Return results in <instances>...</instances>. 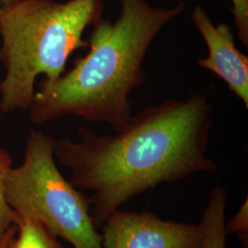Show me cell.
<instances>
[{"label": "cell", "mask_w": 248, "mask_h": 248, "mask_svg": "<svg viewBox=\"0 0 248 248\" xmlns=\"http://www.w3.org/2000/svg\"><path fill=\"white\" fill-rule=\"evenodd\" d=\"M56 139L31 130L23 163L11 168L5 199L23 219L41 223L74 248H103L102 237L90 217L89 199L66 180L55 162Z\"/></svg>", "instance_id": "4"}, {"label": "cell", "mask_w": 248, "mask_h": 248, "mask_svg": "<svg viewBox=\"0 0 248 248\" xmlns=\"http://www.w3.org/2000/svg\"><path fill=\"white\" fill-rule=\"evenodd\" d=\"M248 199L247 198L244 203L240 207L238 212L233 216V218L225 222L224 230L226 236L229 234H242L245 236L248 235Z\"/></svg>", "instance_id": "11"}, {"label": "cell", "mask_w": 248, "mask_h": 248, "mask_svg": "<svg viewBox=\"0 0 248 248\" xmlns=\"http://www.w3.org/2000/svg\"><path fill=\"white\" fill-rule=\"evenodd\" d=\"M12 168V158L8 151L0 149V241L10 226L21 222V217L12 210L5 199V182Z\"/></svg>", "instance_id": "9"}, {"label": "cell", "mask_w": 248, "mask_h": 248, "mask_svg": "<svg viewBox=\"0 0 248 248\" xmlns=\"http://www.w3.org/2000/svg\"><path fill=\"white\" fill-rule=\"evenodd\" d=\"M231 2L240 43L248 48V0H231Z\"/></svg>", "instance_id": "10"}, {"label": "cell", "mask_w": 248, "mask_h": 248, "mask_svg": "<svg viewBox=\"0 0 248 248\" xmlns=\"http://www.w3.org/2000/svg\"><path fill=\"white\" fill-rule=\"evenodd\" d=\"M14 1H16V0H0V8H2L4 6H7V5H9Z\"/></svg>", "instance_id": "13"}, {"label": "cell", "mask_w": 248, "mask_h": 248, "mask_svg": "<svg viewBox=\"0 0 248 248\" xmlns=\"http://www.w3.org/2000/svg\"><path fill=\"white\" fill-rule=\"evenodd\" d=\"M103 10V0H16L0 8V110L29 109L36 78L62 76L72 53L89 47L83 34Z\"/></svg>", "instance_id": "3"}, {"label": "cell", "mask_w": 248, "mask_h": 248, "mask_svg": "<svg viewBox=\"0 0 248 248\" xmlns=\"http://www.w3.org/2000/svg\"><path fill=\"white\" fill-rule=\"evenodd\" d=\"M226 199L225 189L220 184H216L200 222L203 232L202 248H226L224 230Z\"/></svg>", "instance_id": "7"}, {"label": "cell", "mask_w": 248, "mask_h": 248, "mask_svg": "<svg viewBox=\"0 0 248 248\" xmlns=\"http://www.w3.org/2000/svg\"><path fill=\"white\" fill-rule=\"evenodd\" d=\"M103 248H202L201 224L165 221L148 213L117 210L102 227Z\"/></svg>", "instance_id": "5"}, {"label": "cell", "mask_w": 248, "mask_h": 248, "mask_svg": "<svg viewBox=\"0 0 248 248\" xmlns=\"http://www.w3.org/2000/svg\"><path fill=\"white\" fill-rule=\"evenodd\" d=\"M190 17L208 51L206 57L198 59V64L223 80L248 108V57L236 47L232 28L225 23L215 25L200 5H196Z\"/></svg>", "instance_id": "6"}, {"label": "cell", "mask_w": 248, "mask_h": 248, "mask_svg": "<svg viewBox=\"0 0 248 248\" xmlns=\"http://www.w3.org/2000/svg\"><path fill=\"white\" fill-rule=\"evenodd\" d=\"M56 238L41 223L23 219L10 248H62Z\"/></svg>", "instance_id": "8"}, {"label": "cell", "mask_w": 248, "mask_h": 248, "mask_svg": "<svg viewBox=\"0 0 248 248\" xmlns=\"http://www.w3.org/2000/svg\"><path fill=\"white\" fill-rule=\"evenodd\" d=\"M185 8L183 2L155 8L147 0H121L115 21L101 18L92 25L86 56L60 78L41 80L29 108L31 123L76 116L121 131L133 116L130 96L146 79L143 61L151 45Z\"/></svg>", "instance_id": "2"}, {"label": "cell", "mask_w": 248, "mask_h": 248, "mask_svg": "<svg viewBox=\"0 0 248 248\" xmlns=\"http://www.w3.org/2000/svg\"><path fill=\"white\" fill-rule=\"evenodd\" d=\"M206 95L167 99L133 114L116 134L78 129V141H56L54 157L69 169L70 182L93 192L90 217L101 229L109 214L133 197L218 167L206 155L213 128Z\"/></svg>", "instance_id": "1"}, {"label": "cell", "mask_w": 248, "mask_h": 248, "mask_svg": "<svg viewBox=\"0 0 248 248\" xmlns=\"http://www.w3.org/2000/svg\"><path fill=\"white\" fill-rule=\"evenodd\" d=\"M18 226L14 224L9 227V230L6 232L3 239L0 241V248H10L14 238L18 233Z\"/></svg>", "instance_id": "12"}]
</instances>
